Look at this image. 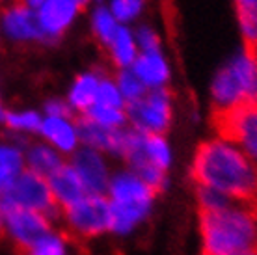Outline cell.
I'll list each match as a JSON object with an SVG mask.
<instances>
[{"label": "cell", "mask_w": 257, "mask_h": 255, "mask_svg": "<svg viewBox=\"0 0 257 255\" xmlns=\"http://www.w3.org/2000/svg\"><path fill=\"white\" fill-rule=\"evenodd\" d=\"M190 177L196 186L218 192L231 203L257 207V164L224 134H214L196 147Z\"/></svg>", "instance_id": "cell-1"}, {"label": "cell", "mask_w": 257, "mask_h": 255, "mask_svg": "<svg viewBox=\"0 0 257 255\" xmlns=\"http://www.w3.org/2000/svg\"><path fill=\"white\" fill-rule=\"evenodd\" d=\"M199 242L207 255H240L257 248V207L225 203L199 212Z\"/></svg>", "instance_id": "cell-2"}, {"label": "cell", "mask_w": 257, "mask_h": 255, "mask_svg": "<svg viewBox=\"0 0 257 255\" xmlns=\"http://www.w3.org/2000/svg\"><path fill=\"white\" fill-rule=\"evenodd\" d=\"M104 198L110 211V235L131 236L151 220L159 192L128 168H117Z\"/></svg>", "instance_id": "cell-3"}, {"label": "cell", "mask_w": 257, "mask_h": 255, "mask_svg": "<svg viewBox=\"0 0 257 255\" xmlns=\"http://www.w3.org/2000/svg\"><path fill=\"white\" fill-rule=\"evenodd\" d=\"M211 102L216 114L257 104V56L240 49L220 67L211 82Z\"/></svg>", "instance_id": "cell-4"}, {"label": "cell", "mask_w": 257, "mask_h": 255, "mask_svg": "<svg viewBox=\"0 0 257 255\" xmlns=\"http://www.w3.org/2000/svg\"><path fill=\"white\" fill-rule=\"evenodd\" d=\"M121 160L125 162V168L133 170L151 188L161 192L168 186L170 170L174 168V146L166 134H140L128 129Z\"/></svg>", "instance_id": "cell-5"}, {"label": "cell", "mask_w": 257, "mask_h": 255, "mask_svg": "<svg viewBox=\"0 0 257 255\" xmlns=\"http://www.w3.org/2000/svg\"><path fill=\"white\" fill-rule=\"evenodd\" d=\"M65 235L78 240H95L110 235V211L104 196L86 194L77 203L58 212Z\"/></svg>", "instance_id": "cell-6"}, {"label": "cell", "mask_w": 257, "mask_h": 255, "mask_svg": "<svg viewBox=\"0 0 257 255\" xmlns=\"http://www.w3.org/2000/svg\"><path fill=\"white\" fill-rule=\"evenodd\" d=\"M174 93L168 88L151 89L127 106V123L140 134H166L174 123Z\"/></svg>", "instance_id": "cell-7"}, {"label": "cell", "mask_w": 257, "mask_h": 255, "mask_svg": "<svg viewBox=\"0 0 257 255\" xmlns=\"http://www.w3.org/2000/svg\"><path fill=\"white\" fill-rule=\"evenodd\" d=\"M54 218L28 209L4 207V225L2 235L8 242L19 251H28L34 244H38L49 231L54 229Z\"/></svg>", "instance_id": "cell-8"}, {"label": "cell", "mask_w": 257, "mask_h": 255, "mask_svg": "<svg viewBox=\"0 0 257 255\" xmlns=\"http://www.w3.org/2000/svg\"><path fill=\"white\" fill-rule=\"evenodd\" d=\"M4 207H17V209H28L41 214L54 218L58 214V207L54 203L51 194V186L45 177H39L36 173L26 170L12 188L0 199Z\"/></svg>", "instance_id": "cell-9"}, {"label": "cell", "mask_w": 257, "mask_h": 255, "mask_svg": "<svg viewBox=\"0 0 257 255\" xmlns=\"http://www.w3.org/2000/svg\"><path fill=\"white\" fill-rule=\"evenodd\" d=\"M110 160L112 159L101 151L82 146L78 151L71 155L67 162L77 172L88 194L104 196L110 179L114 175V168H112Z\"/></svg>", "instance_id": "cell-10"}, {"label": "cell", "mask_w": 257, "mask_h": 255, "mask_svg": "<svg viewBox=\"0 0 257 255\" xmlns=\"http://www.w3.org/2000/svg\"><path fill=\"white\" fill-rule=\"evenodd\" d=\"M216 127L257 164V104L216 114Z\"/></svg>", "instance_id": "cell-11"}, {"label": "cell", "mask_w": 257, "mask_h": 255, "mask_svg": "<svg viewBox=\"0 0 257 255\" xmlns=\"http://www.w3.org/2000/svg\"><path fill=\"white\" fill-rule=\"evenodd\" d=\"M0 32L2 39L13 45L43 43L36 12L23 2H12L0 10Z\"/></svg>", "instance_id": "cell-12"}, {"label": "cell", "mask_w": 257, "mask_h": 255, "mask_svg": "<svg viewBox=\"0 0 257 255\" xmlns=\"http://www.w3.org/2000/svg\"><path fill=\"white\" fill-rule=\"evenodd\" d=\"M82 8L75 0H47L43 6L36 10L38 25L41 30V45H56L67 30L75 25Z\"/></svg>", "instance_id": "cell-13"}, {"label": "cell", "mask_w": 257, "mask_h": 255, "mask_svg": "<svg viewBox=\"0 0 257 255\" xmlns=\"http://www.w3.org/2000/svg\"><path fill=\"white\" fill-rule=\"evenodd\" d=\"M38 138L69 159L82 147L77 115H43Z\"/></svg>", "instance_id": "cell-14"}, {"label": "cell", "mask_w": 257, "mask_h": 255, "mask_svg": "<svg viewBox=\"0 0 257 255\" xmlns=\"http://www.w3.org/2000/svg\"><path fill=\"white\" fill-rule=\"evenodd\" d=\"M78 127H80V142L84 147H91V149L104 153L110 159L121 160L123 153H125V146H127L128 127L110 131V129L99 127L84 117H78Z\"/></svg>", "instance_id": "cell-15"}, {"label": "cell", "mask_w": 257, "mask_h": 255, "mask_svg": "<svg viewBox=\"0 0 257 255\" xmlns=\"http://www.w3.org/2000/svg\"><path fill=\"white\" fill-rule=\"evenodd\" d=\"M131 69L135 71L148 91L168 88L172 82V64L164 51L140 52Z\"/></svg>", "instance_id": "cell-16"}, {"label": "cell", "mask_w": 257, "mask_h": 255, "mask_svg": "<svg viewBox=\"0 0 257 255\" xmlns=\"http://www.w3.org/2000/svg\"><path fill=\"white\" fill-rule=\"evenodd\" d=\"M25 140L4 136L0 138V199L4 198L12 185L26 172Z\"/></svg>", "instance_id": "cell-17"}, {"label": "cell", "mask_w": 257, "mask_h": 255, "mask_svg": "<svg viewBox=\"0 0 257 255\" xmlns=\"http://www.w3.org/2000/svg\"><path fill=\"white\" fill-rule=\"evenodd\" d=\"M103 75L104 73L101 69H90L77 75L75 80L71 82L67 95H65V101H67L71 112L75 115L80 117L95 104L97 88H99V82H101Z\"/></svg>", "instance_id": "cell-18"}, {"label": "cell", "mask_w": 257, "mask_h": 255, "mask_svg": "<svg viewBox=\"0 0 257 255\" xmlns=\"http://www.w3.org/2000/svg\"><path fill=\"white\" fill-rule=\"evenodd\" d=\"M51 186V194L54 198V203L58 207V212L69 205L77 203L78 199H82L88 192L84 188L82 181L77 175V172L71 168L69 162H65L56 173H52L47 179Z\"/></svg>", "instance_id": "cell-19"}, {"label": "cell", "mask_w": 257, "mask_h": 255, "mask_svg": "<svg viewBox=\"0 0 257 255\" xmlns=\"http://www.w3.org/2000/svg\"><path fill=\"white\" fill-rule=\"evenodd\" d=\"M25 162L28 172L36 173L39 177L49 179L52 173H56L60 168L64 166L67 159L60 155L54 147H51L45 142L28 140L25 146Z\"/></svg>", "instance_id": "cell-20"}, {"label": "cell", "mask_w": 257, "mask_h": 255, "mask_svg": "<svg viewBox=\"0 0 257 255\" xmlns=\"http://www.w3.org/2000/svg\"><path fill=\"white\" fill-rule=\"evenodd\" d=\"M43 114L36 108H6L0 119L8 136L28 142V138L38 136Z\"/></svg>", "instance_id": "cell-21"}, {"label": "cell", "mask_w": 257, "mask_h": 255, "mask_svg": "<svg viewBox=\"0 0 257 255\" xmlns=\"http://www.w3.org/2000/svg\"><path fill=\"white\" fill-rule=\"evenodd\" d=\"M104 51L108 54L112 65L116 67V71L133 67V64H135L138 54H140L133 28H131V26H123V25L119 26L117 34L112 38V41L104 47Z\"/></svg>", "instance_id": "cell-22"}, {"label": "cell", "mask_w": 257, "mask_h": 255, "mask_svg": "<svg viewBox=\"0 0 257 255\" xmlns=\"http://www.w3.org/2000/svg\"><path fill=\"white\" fill-rule=\"evenodd\" d=\"M119 26L121 25L114 19V15L108 12V8L104 4H93V8L90 10V30L95 41L103 49L117 34Z\"/></svg>", "instance_id": "cell-23"}, {"label": "cell", "mask_w": 257, "mask_h": 255, "mask_svg": "<svg viewBox=\"0 0 257 255\" xmlns=\"http://www.w3.org/2000/svg\"><path fill=\"white\" fill-rule=\"evenodd\" d=\"M88 121L95 123L99 127L117 131V129L128 127L127 123V108H114V106H103V104H93L84 115H80Z\"/></svg>", "instance_id": "cell-24"}, {"label": "cell", "mask_w": 257, "mask_h": 255, "mask_svg": "<svg viewBox=\"0 0 257 255\" xmlns=\"http://www.w3.org/2000/svg\"><path fill=\"white\" fill-rule=\"evenodd\" d=\"M104 6L108 8V12L119 25L133 28V25H136L146 13L148 0H106Z\"/></svg>", "instance_id": "cell-25"}, {"label": "cell", "mask_w": 257, "mask_h": 255, "mask_svg": "<svg viewBox=\"0 0 257 255\" xmlns=\"http://www.w3.org/2000/svg\"><path fill=\"white\" fill-rule=\"evenodd\" d=\"M25 255H71V238L64 231L52 229Z\"/></svg>", "instance_id": "cell-26"}, {"label": "cell", "mask_w": 257, "mask_h": 255, "mask_svg": "<svg viewBox=\"0 0 257 255\" xmlns=\"http://www.w3.org/2000/svg\"><path fill=\"white\" fill-rule=\"evenodd\" d=\"M114 80L117 84V89L121 93L125 104H133V102L140 101L142 97L148 93V88L142 84V80L135 75V71L131 69H117L114 75Z\"/></svg>", "instance_id": "cell-27"}, {"label": "cell", "mask_w": 257, "mask_h": 255, "mask_svg": "<svg viewBox=\"0 0 257 255\" xmlns=\"http://www.w3.org/2000/svg\"><path fill=\"white\" fill-rule=\"evenodd\" d=\"M95 104H103V106H114V108H127V104L123 101L121 93L117 89V84L114 77L103 75L99 88H97Z\"/></svg>", "instance_id": "cell-28"}, {"label": "cell", "mask_w": 257, "mask_h": 255, "mask_svg": "<svg viewBox=\"0 0 257 255\" xmlns=\"http://www.w3.org/2000/svg\"><path fill=\"white\" fill-rule=\"evenodd\" d=\"M133 32H135L136 45H138V51L140 52L162 51L161 34H159V30L153 25H148V23L136 25L133 28Z\"/></svg>", "instance_id": "cell-29"}, {"label": "cell", "mask_w": 257, "mask_h": 255, "mask_svg": "<svg viewBox=\"0 0 257 255\" xmlns=\"http://www.w3.org/2000/svg\"><path fill=\"white\" fill-rule=\"evenodd\" d=\"M237 19L244 47L257 49V10H237Z\"/></svg>", "instance_id": "cell-30"}, {"label": "cell", "mask_w": 257, "mask_h": 255, "mask_svg": "<svg viewBox=\"0 0 257 255\" xmlns=\"http://www.w3.org/2000/svg\"><path fill=\"white\" fill-rule=\"evenodd\" d=\"M196 203H198L199 212L214 211L222 205L229 203L224 196H220L218 192L211 190V188H203V186H196Z\"/></svg>", "instance_id": "cell-31"}, {"label": "cell", "mask_w": 257, "mask_h": 255, "mask_svg": "<svg viewBox=\"0 0 257 255\" xmlns=\"http://www.w3.org/2000/svg\"><path fill=\"white\" fill-rule=\"evenodd\" d=\"M41 114L43 115H75L71 112L67 101L62 99V97H52V99L45 101Z\"/></svg>", "instance_id": "cell-32"}, {"label": "cell", "mask_w": 257, "mask_h": 255, "mask_svg": "<svg viewBox=\"0 0 257 255\" xmlns=\"http://www.w3.org/2000/svg\"><path fill=\"white\" fill-rule=\"evenodd\" d=\"M237 10H257V0H235Z\"/></svg>", "instance_id": "cell-33"}, {"label": "cell", "mask_w": 257, "mask_h": 255, "mask_svg": "<svg viewBox=\"0 0 257 255\" xmlns=\"http://www.w3.org/2000/svg\"><path fill=\"white\" fill-rule=\"evenodd\" d=\"M19 2H23L25 6H28L30 10H34V12H36V10H39V8L45 4L47 0H19Z\"/></svg>", "instance_id": "cell-34"}, {"label": "cell", "mask_w": 257, "mask_h": 255, "mask_svg": "<svg viewBox=\"0 0 257 255\" xmlns=\"http://www.w3.org/2000/svg\"><path fill=\"white\" fill-rule=\"evenodd\" d=\"M2 225H4V205L0 201V235H2Z\"/></svg>", "instance_id": "cell-35"}, {"label": "cell", "mask_w": 257, "mask_h": 255, "mask_svg": "<svg viewBox=\"0 0 257 255\" xmlns=\"http://www.w3.org/2000/svg\"><path fill=\"white\" fill-rule=\"evenodd\" d=\"M75 2H77V4L82 8V10H84V8H88L91 4V0H75Z\"/></svg>", "instance_id": "cell-36"}, {"label": "cell", "mask_w": 257, "mask_h": 255, "mask_svg": "<svg viewBox=\"0 0 257 255\" xmlns=\"http://www.w3.org/2000/svg\"><path fill=\"white\" fill-rule=\"evenodd\" d=\"M4 104H2V97H0V119H2V114H4Z\"/></svg>", "instance_id": "cell-37"}, {"label": "cell", "mask_w": 257, "mask_h": 255, "mask_svg": "<svg viewBox=\"0 0 257 255\" xmlns=\"http://www.w3.org/2000/svg\"><path fill=\"white\" fill-rule=\"evenodd\" d=\"M240 255H257V248L255 249H250V251H244V253H240Z\"/></svg>", "instance_id": "cell-38"}, {"label": "cell", "mask_w": 257, "mask_h": 255, "mask_svg": "<svg viewBox=\"0 0 257 255\" xmlns=\"http://www.w3.org/2000/svg\"><path fill=\"white\" fill-rule=\"evenodd\" d=\"M12 2H17V0H0V4H4V6H6V4H12Z\"/></svg>", "instance_id": "cell-39"}, {"label": "cell", "mask_w": 257, "mask_h": 255, "mask_svg": "<svg viewBox=\"0 0 257 255\" xmlns=\"http://www.w3.org/2000/svg\"><path fill=\"white\" fill-rule=\"evenodd\" d=\"M93 4H106V0H91Z\"/></svg>", "instance_id": "cell-40"}, {"label": "cell", "mask_w": 257, "mask_h": 255, "mask_svg": "<svg viewBox=\"0 0 257 255\" xmlns=\"http://www.w3.org/2000/svg\"><path fill=\"white\" fill-rule=\"evenodd\" d=\"M0 43H2V32H0Z\"/></svg>", "instance_id": "cell-41"}, {"label": "cell", "mask_w": 257, "mask_h": 255, "mask_svg": "<svg viewBox=\"0 0 257 255\" xmlns=\"http://www.w3.org/2000/svg\"><path fill=\"white\" fill-rule=\"evenodd\" d=\"M253 52H255V56H257V49H253Z\"/></svg>", "instance_id": "cell-42"}, {"label": "cell", "mask_w": 257, "mask_h": 255, "mask_svg": "<svg viewBox=\"0 0 257 255\" xmlns=\"http://www.w3.org/2000/svg\"><path fill=\"white\" fill-rule=\"evenodd\" d=\"M201 255H207V253H201Z\"/></svg>", "instance_id": "cell-43"}]
</instances>
